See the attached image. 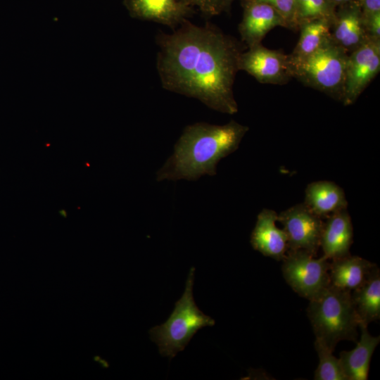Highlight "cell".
I'll return each instance as SVG.
<instances>
[{
	"instance_id": "6da1fadb",
	"label": "cell",
	"mask_w": 380,
	"mask_h": 380,
	"mask_svg": "<svg viewBox=\"0 0 380 380\" xmlns=\"http://www.w3.org/2000/svg\"><path fill=\"white\" fill-rule=\"evenodd\" d=\"M157 69L164 89L198 99L227 114L238 111L233 91L241 44L216 26L185 20L158 36Z\"/></svg>"
},
{
	"instance_id": "7a4b0ae2",
	"label": "cell",
	"mask_w": 380,
	"mask_h": 380,
	"mask_svg": "<svg viewBox=\"0 0 380 380\" xmlns=\"http://www.w3.org/2000/svg\"><path fill=\"white\" fill-rule=\"evenodd\" d=\"M248 129L233 120L222 125L196 122L186 126L174 153L157 172V181H194L215 175L217 163L239 148Z\"/></svg>"
},
{
	"instance_id": "3957f363",
	"label": "cell",
	"mask_w": 380,
	"mask_h": 380,
	"mask_svg": "<svg viewBox=\"0 0 380 380\" xmlns=\"http://www.w3.org/2000/svg\"><path fill=\"white\" fill-rule=\"evenodd\" d=\"M307 313L316 339L331 351L341 341L357 342L359 322L350 291L329 284L310 300Z\"/></svg>"
},
{
	"instance_id": "277c9868",
	"label": "cell",
	"mask_w": 380,
	"mask_h": 380,
	"mask_svg": "<svg viewBox=\"0 0 380 380\" xmlns=\"http://www.w3.org/2000/svg\"><path fill=\"white\" fill-rule=\"evenodd\" d=\"M195 268L192 267L186 281L182 297L163 324L149 330L151 340L158 347L160 354L173 358L184 350L192 337L201 329L215 325V319L204 314L196 305L193 296Z\"/></svg>"
},
{
	"instance_id": "5b68a950",
	"label": "cell",
	"mask_w": 380,
	"mask_h": 380,
	"mask_svg": "<svg viewBox=\"0 0 380 380\" xmlns=\"http://www.w3.org/2000/svg\"><path fill=\"white\" fill-rule=\"evenodd\" d=\"M348 53L329 39L303 57L289 54L292 77L338 101L343 94Z\"/></svg>"
},
{
	"instance_id": "8992f818",
	"label": "cell",
	"mask_w": 380,
	"mask_h": 380,
	"mask_svg": "<svg viewBox=\"0 0 380 380\" xmlns=\"http://www.w3.org/2000/svg\"><path fill=\"white\" fill-rule=\"evenodd\" d=\"M315 256L305 251H288L282 260V274L286 283L300 296L309 300L330 284V262L322 256Z\"/></svg>"
},
{
	"instance_id": "52a82bcc",
	"label": "cell",
	"mask_w": 380,
	"mask_h": 380,
	"mask_svg": "<svg viewBox=\"0 0 380 380\" xmlns=\"http://www.w3.org/2000/svg\"><path fill=\"white\" fill-rule=\"evenodd\" d=\"M380 70V39L369 37L348 53L343 94L344 106L354 103Z\"/></svg>"
},
{
	"instance_id": "ba28073f",
	"label": "cell",
	"mask_w": 380,
	"mask_h": 380,
	"mask_svg": "<svg viewBox=\"0 0 380 380\" xmlns=\"http://www.w3.org/2000/svg\"><path fill=\"white\" fill-rule=\"evenodd\" d=\"M283 225L289 251L301 250L316 255L319 248L322 219L303 203L296 204L278 214Z\"/></svg>"
},
{
	"instance_id": "9c48e42d",
	"label": "cell",
	"mask_w": 380,
	"mask_h": 380,
	"mask_svg": "<svg viewBox=\"0 0 380 380\" xmlns=\"http://www.w3.org/2000/svg\"><path fill=\"white\" fill-rule=\"evenodd\" d=\"M238 68L262 84L281 85L292 78L289 54L281 49H269L261 44L241 53Z\"/></svg>"
},
{
	"instance_id": "30bf717a",
	"label": "cell",
	"mask_w": 380,
	"mask_h": 380,
	"mask_svg": "<svg viewBox=\"0 0 380 380\" xmlns=\"http://www.w3.org/2000/svg\"><path fill=\"white\" fill-rule=\"evenodd\" d=\"M242 1L243 18L239 25L241 40L248 48L261 44L273 28L286 27L278 12L270 5L255 1Z\"/></svg>"
},
{
	"instance_id": "8fae6325",
	"label": "cell",
	"mask_w": 380,
	"mask_h": 380,
	"mask_svg": "<svg viewBox=\"0 0 380 380\" xmlns=\"http://www.w3.org/2000/svg\"><path fill=\"white\" fill-rule=\"evenodd\" d=\"M125 5L133 18L172 28L181 25L194 13L193 6L182 0H125Z\"/></svg>"
},
{
	"instance_id": "7c38bea8",
	"label": "cell",
	"mask_w": 380,
	"mask_h": 380,
	"mask_svg": "<svg viewBox=\"0 0 380 380\" xmlns=\"http://www.w3.org/2000/svg\"><path fill=\"white\" fill-rule=\"evenodd\" d=\"M331 35L332 40L348 53L368 39L361 9L355 0L336 8Z\"/></svg>"
},
{
	"instance_id": "4fadbf2b",
	"label": "cell",
	"mask_w": 380,
	"mask_h": 380,
	"mask_svg": "<svg viewBox=\"0 0 380 380\" xmlns=\"http://www.w3.org/2000/svg\"><path fill=\"white\" fill-rule=\"evenodd\" d=\"M277 216L273 210H262L252 231L251 243L263 255L282 260L289 251L288 240L284 230L276 225Z\"/></svg>"
},
{
	"instance_id": "5bb4252c",
	"label": "cell",
	"mask_w": 380,
	"mask_h": 380,
	"mask_svg": "<svg viewBox=\"0 0 380 380\" xmlns=\"http://www.w3.org/2000/svg\"><path fill=\"white\" fill-rule=\"evenodd\" d=\"M323 222L319 247L322 257L334 260L350 255L353 242V224L346 208L329 216Z\"/></svg>"
},
{
	"instance_id": "9a60e30c",
	"label": "cell",
	"mask_w": 380,
	"mask_h": 380,
	"mask_svg": "<svg viewBox=\"0 0 380 380\" xmlns=\"http://www.w3.org/2000/svg\"><path fill=\"white\" fill-rule=\"evenodd\" d=\"M304 204L323 220L346 208L347 200L341 186L334 182L322 180L308 184L305 191Z\"/></svg>"
},
{
	"instance_id": "2e32d148",
	"label": "cell",
	"mask_w": 380,
	"mask_h": 380,
	"mask_svg": "<svg viewBox=\"0 0 380 380\" xmlns=\"http://www.w3.org/2000/svg\"><path fill=\"white\" fill-rule=\"evenodd\" d=\"M360 339L356 347L349 351H342L339 360L347 380H367L372 354L379 343L380 336L369 334L367 326H359Z\"/></svg>"
},
{
	"instance_id": "e0dca14e",
	"label": "cell",
	"mask_w": 380,
	"mask_h": 380,
	"mask_svg": "<svg viewBox=\"0 0 380 380\" xmlns=\"http://www.w3.org/2000/svg\"><path fill=\"white\" fill-rule=\"evenodd\" d=\"M375 265L361 257L350 254L332 260L329 270L330 284L351 292L365 281Z\"/></svg>"
},
{
	"instance_id": "ac0fdd59",
	"label": "cell",
	"mask_w": 380,
	"mask_h": 380,
	"mask_svg": "<svg viewBox=\"0 0 380 380\" xmlns=\"http://www.w3.org/2000/svg\"><path fill=\"white\" fill-rule=\"evenodd\" d=\"M359 326L380 319V271L376 265L365 281L350 292Z\"/></svg>"
},
{
	"instance_id": "d6986e66",
	"label": "cell",
	"mask_w": 380,
	"mask_h": 380,
	"mask_svg": "<svg viewBox=\"0 0 380 380\" xmlns=\"http://www.w3.org/2000/svg\"><path fill=\"white\" fill-rule=\"evenodd\" d=\"M333 23L325 19H316L300 24V38L289 54L293 57L308 56L331 39V29Z\"/></svg>"
},
{
	"instance_id": "ffe728a7",
	"label": "cell",
	"mask_w": 380,
	"mask_h": 380,
	"mask_svg": "<svg viewBox=\"0 0 380 380\" xmlns=\"http://www.w3.org/2000/svg\"><path fill=\"white\" fill-rule=\"evenodd\" d=\"M336 7L330 0H296L295 20L298 27L302 23L325 19L334 22Z\"/></svg>"
},
{
	"instance_id": "44dd1931",
	"label": "cell",
	"mask_w": 380,
	"mask_h": 380,
	"mask_svg": "<svg viewBox=\"0 0 380 380\" xmlns=\"http://www.w3.org/2000/svg\"><path fill=\"white\" fill-rule=\"evenodd\" d=\"M315 348L319 361L314 379L315 380H347L339 358L333 355V351L316 338Z\"/></svg>"
},
{
	"instance_id": "7402d4cb",
	"label": "cell",
	"mask_w": 380,
	"mask_h": 380,
	"mask_svg": "<svg viewBox=\"0 0 380 380\" xmlns=\"http://www.w3.org/2000/svg\"><path fill=\"white\" fill-rule=\"evenodd\" d=\"M249 1L262 2L273 7L284 20L286 28L293 31H298L295 20L296 0H243Z\"/></svg>"
},
{
	"instance_id": "603a6c76",
	"label": "cell",
	"mask_w": 380,
	"mask_h": 380,
	"mask_svg": "<svg viewBox=\"0 0 380 380\" xmlns=\"http://www.w3.org/2000/svg\"><path fill=\"white\" fill-rule=\"evenodd\" d=\"M186 4L197 6L205 15L213 16L224 11L221 0H182Z\"/></svg>"
},
{
	"instance_id": "cb8c5ba5",
	"label": "cell",
	"mask_w": 380,
	"mask_h": 380,
	"mask_svg": "<svg viewBox=\"0 0 380 380\" xmlns=\"http://www.w3.org/2000/svg\"><path fill=\"white\" fill-rule=\"evenodd\" d=\"M361 9L362 21L380 13V0H355Z\"/></svg>"
},
{
	"instance_id": "d4e9b609",
	"label": "cell",
	"mask_w": 380,
	"mask_h": 380,
	"mask_svg": "<svg viewBox=\"0 0 380 380\" xmlns=\"http://www.w3.org/2000/svg\"><path fill=\"white\" fill-rule=\"evenodd\" d=\"M353 0H330V1L337 8Z\"/></svg>"
},
{
	"instance_id": "484cf974",
	"label": "cell",
	"mask_w": 380,
	"mask_h": 380,
	"mask_svg": "<svg viewBox=\"0 0 380 380\" xmlns=\"http://www.w3.org/2000/svg\"><path fill=\"white\" fill-rule=\"evenodd\" d=\"M224 6V11H228L230 7L232 2L235 0H221Z\"/></svg>"
}]
</instances>
